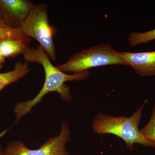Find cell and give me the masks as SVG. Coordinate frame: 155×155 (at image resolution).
<instances>
[{"label":"cell","instance_id":"obj_1","mask_svg":"<svg viewBox=\"0 0 155 155\" xmlns=\"http://www.w3.org/2000/svg\"><path fill=\"white\" fill-rule=\"evenodd\" d=\"M23 56L27 63H38L42 66L45 73V83L41 90L33 99L16 103L13 110L16 117L13 125L22 117L30 114L32 108L39 104L43 97L49 93L57 92L60 94L61 99L70 102L72 100L71 90L65 83L69 81L85 80L90 76L88 71L73 74L62 72L52 64L48 56L39 45L37 48L28 47Z\"/></svg>","mask_w":155,"mask_h":155},{"label":"cell","instance_id":"obj_2","mask_svg":"<svg viewBox=\"0 0 155 155\" xmlns=\"http://www.w3.org/2000/svg\"><path fill=\"white\" fill-rule=\"evenodd\" d=\"M147 101H146L130 117H116L99 113L92 123L93 130L97 134H111L118 137L125 142L126 148L130 150H134L135 143L155 148V143L147 138L139 128L143 111Z\"/></svg>","mask_w":155,"mask_h":155},{"label":"cell","instance_id":"obj_3","mask_svg":"<svg viewBox=\"0 0 155 155\" xmlns=\"http://www.w3.org/2000/svg\"><path fill=\"white\" fill-rule=\"evenodd\" d=\"M115 65L127 66L120 52L109 44L104 43L75 53L65 64L57 67L65 73H77L91 68Z\"/></svg>","mask_w":155,"mask_h":155},{"label":"cell","instance_id":"obj_4","mask_svg":"<svg viewBox=\"0 0 155 155\" xmlns=\"http://www.w3.org/2000/svg\"><path fill=\"white\" fill-rule=\"evenodd\" d=\"M22 31L30 38L37 41L52 61L56 60V50L53 39V29L50 24L48 5H35L31 13L21 25Z\"/></svg>","mask_w":155,"mask_h":155},{"label":"cell","instance_id":"obj_5","mask_svg":"<svg viewBox=\"0 0 155 155\" xmlns=\"http://www.w3.org/2000/svg\"><path fill=\"white\" fill-rule=\"evenodd\" d=\"M70 140L69 123L63 121L59 135L50 137L38 149H30L23 142L15 140L7 145L5 150L7 155H69L66 145Z\"/></svg>","mask_w":155,"mask_h":155},{"label":"cell","instance_id":"obj_6","mask_svg":"<svg viewBox=\"0 0 155 155\" xmlns=\"http://www.w3.org/2000/svg\"><path fill=\"white\" fill-rule=\"evenodd\" d=\"M35 5L29 0H0V11L6 27L20 28Z\"/></svg>","mask_w":155,"mask_h":155},{"label":"cell","instance_id":"obj_7","mask_svg":"<svg viewBox=\"0 0 155 155\" xmlns=\"http://www.w3.org/2000/svg\"><path fill=\"white\" fill-rule=\"evenodd\" d=\"M120 54L127 66L132 67L139 76H155V51L143 52L122 51Z\"/></svg>","mask_w":155,"mask_h":155},{"label":"cell","instance_id":"obj_8","mask_svg":"<svg viewBox=\"0 0 155 155\" xmlns=\"http://www.w3.org/2000/svg\"><path fill=\"white\" fill-rule=\"evenodd\" d=\"M27 43L14 38L0 39V54L5 58L23 55L28 48Z\"/></svg>","mask_w":155,"mask_h":155},{"label":"cell","instance_id":"obj_9","mask_svg":"<svg viewBox=\"0 0 155 155\" xmlns=\"http://www.w3.org/2000/svg\"><path fill=\"white\" fill-rule=\"evenodd\" d=\"M30 72L27 62H17L14 66V69L12 71L0 73V91L9 84L25 77Z\"/></svg>","mask_w":155,"mask_h":155},{"label":"cell","instance_id":"obj_10","mask_svg":"<svg viewBox=\"0 0 155 155\" xmlns=\"http://www.w3.org/2000/svg\"><path fill=\"white\" fill-rule=\"evenodd\" d=\"M155 40V29L144 32L131 31L128 34L127 41L128 45L135 47Z\"/></svg>","mask_w":155,"mask_h":155},{"label":"cell","instance_id":"obj_11","mask_svg":"<svg viewBox=\"0 0 155 155\" xmlns=\"http://www.w3.org/2000/svg\"><path fill=\"white\" fill-rule=\"evenodd\" d=\"M14 38L22 41L29 44L31 39L22 31L21 28H11L5 27L0 28V39Z\"/></svg>","mask_w":155,"mask_h":155},{"label":"cell","instance_id":"obj_12","mask_svg":"<svg viewBox=\"0 0 155 155\" xmlns=\"http://www.w3.org/2000/svg\"><path fill=\"white\" fill-rule=\"evenodd\" d=\"M140 130L147 138L155 143V106L153 108L150 121Z\"/></svg>","mask_w":155,"mask_h":155},{"label":"cell","instance_id":"obj_13","mask_svg":"<svg viewBox=\"0 0 155 155\" xmlns=\"http://www.w3.org/2000/svg\"><path fill=\"white\" fill-rule=\"evenodd\" d=\"M5 62V58L2 57L0 54V69H2V68L4 67V64Z\"/></svg>","mask_w":155,"mask_h":155},{"label":"cell","instance_id":"obj_14","mask_svg":"<svg viewBox=\"0 0 155 155\" xmlns=\"http://www.w3.org/2000/svg\"><path fill=\"white\" fill-rule=\"evenodd\" d=\"M6 27L4 21H3L2 17V14H1V11H0V28H5Z\"/></svg>","mask_w":155,"mask_h":155},{"label":"cell","instance_id":"obj_15","mask_svg":"<svg viewBox=\"0 0 155 155\" xmlns=\"http://www.w3.org/2000/svg\"><path fill=\"white\" fill-rule=\"evenodd\" d=\"M0 155H7L5 150L3 149L1 143H0Z\"/></svg>","mask_w":155,"mask_h":155}]
</instances>
